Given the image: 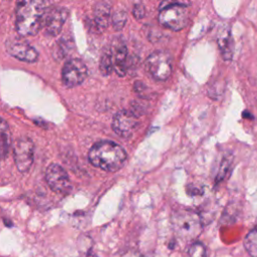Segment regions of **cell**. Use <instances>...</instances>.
<instances>
[{
	"mask_svg": "<svg viewBox=\"0 0 257 257\" xmlns=\"http://www.w3.org/2000/svg\"><path fill=\"white\" fill-rule=\"evenodd\" d=\"M46 3L38 0L18 2L15 9V27L23 36L35 35L44 24Z\"/></svg>",
	"mask_w": 257,
	"mask_h": 257,
	"instance_id": "1",
	"label": "cell"
},
{
	"mask_svg": "<svg viewBox=\"0 0 257 257\" xmlns=\"http://www.w3.org/2000/svg\"><path fill=\"white\" fill-rule=\"evenodd\" d=\"M88 160L94 167L108 172H115L124 165L126 153L119 145L109 141H102L91 147L88 152Z\"/></svg>",
	"mask_w": 257,
	"mask_h": 257,
	"instance_id": "2",
	"label": "cell"
},
{
	"mask_svg": "<svg viewBox=\"0 0 257 257\" xmlns=\"http://www.w3.org/2000/svg\"><path fill=\"white\" fill-rule=\"evenodd\" d=\"M172 227L179 238L193 241L202 232L203 224L201 217L196 212L181 209L172 215Z\"/></svg>",
	"mask_w": 257,
	"mask_h": 257,
	"instance_id": "3",
	"label": "cell"
},
{
	"mask_svg": "<svg viewBox=\"0 0 257 257\" xmlns=\"http://www.w3.org/2000/svg\"><path fill=\"white\" fill-rule=\"evenodd\" d=\"M160 23L171 29L181 30L188 24L189 21V10L188 7L182 3H171L161 8L159 14Z\"/></svg>",
	"mask_w": 257,
	"mask_h": 257,
	"instance_id": "4",
	"label": "cell"
},
{
	"mask_svg": "<svg viewBox=\"0 0 257 257\" xmlns=\"http://www.w3.org/2000/svg\"><path fill=\"white\" fill-rule=\"evenodd\" d=\"M149 73L158 80H166L172 73V57L166 51H155L146 60Z\"/></svg>",
	"mask_w": 257,
	"mask_h": 257,
	"instance_id": "5",
	"label": "cell"
},
{
	"mask_svg": "<svg viewBox=\"0 0 257 257\" xmlns=\"http://www.w3.org/2000/svg\"><path fill=\"white\" fill-rule=\"evenodd\" d=\"M14 161L19 172H27L32 163L34 155L33 142L28 137L19 138L14 145Z\"/></svg>",
	"mask_w": 257,
	"mask_h": 257,
	"instance_id": "6",
	"label": "cell"
},
{
	"mask_svg": "<svg viewBox=\"0 0 257 257\" xmlns=\"http://www.w3.org/2000/svg\"><path fill=\"white\" fill-rule=\"evenodd\" d=\"M87 76V67L85 63L78 59L68 60L62 68V82L67 87H74L83 82Z\"/></svg>",
	"mask_w": 257,
	"mask_h": 257,
	"instance_id": "7",
	"label": "cell"
},
{
	"mask_svg": "<svg viewBox=\"0 0 257 257\" xmlns=\"http://www.w3.org/2000/svg\"><path fill=\"white\" fill-rule=\"evenodd\" d=\"M140 121L135 112L121 110L117 112L112 119V130L121 138H131L139 127Z\"/></svg>",
	"mask_w": 257,
	"mask_h": 257,
	"instance_id": "8",
	"label": "cell"
},
{
	"mask_svg": "<svg viewBox=\"0 0 257 257\" xmlns=\"http://www.w3.org/2000/svg\"><path fill=\"white\" fill-rule=\"evenodd\" d=\"M45 180L49 188L56 193H68L71 183L66 171L57 164H51L45 171Z\"/></svg>",
	"mask_w": 257,
	"mask_h": 257,
	"instance_id": "9",
	"label": "cell"
},
{
	"mask_svg": "<svg viewBox=\"0 0 257 257\" xmlns=\"http://www.w3.org/2000/svg\"><path fill=\"white\" fill-rule=\"evenodd\" d=\"M107 51L111 58L113 70L120 76L125 75L132 66L125 43L122 40L115 39L107 48Z\"/></svg>",
	"mask_w": 257,
	"mask_h": 257,
	"instance_id": "10",
	"label": "cell"
},
{
	"mask_svg": "<svg viewBox=\"0 0 257 257\" xmlns=\"http://www.w3.org/2000/svg\"><path fill=\"white\" fill-rule=\"evenodd\" d=\"M6 51L13 57L25 61L35 62L38 59V53L33 46L20 38H9L5 43Z\"/></svg>",
	"mask_w": 257,
	"mask_h": 257,
	"instance_id": "11",
	"label": "cell"
},
{
	"mask_svg": "<svg viewBox=\"0 0 257 257\" xmlns=\"http://www.w3.org/2000/svg\"><path fill=\"white\" fill-rule=\"evenodd\" d=\"M68 10L64 7H53L46 12L44 19V28L47 35L56 36L62 29L67 18Z\"/></svg>",
	"mask_w": 257,
	"mask_h": 257,
	"instance_id": "12",
	"label": "cell"
},
{
	"mask_svg": "<svg viewBox=\"0 0 257 257\" xmlns=\"http://www.w3.org/2000/svg\"><path fill=\"white\" fill-rule=\"evenodd\" d=\"M110 5L107 2H99L93 10V25L97 31H102L108 24Z\"/></svg>",
	"mask_w": 257,
	"mask_h": 257,
	"instance_id": "13",
	"label": "cell"
},
{
	"mask_svg": "<svg viewBox=\"0 0 257 257\" xmlns=\"http://www.w3.org/2000/svg\"><path fill=\"white\" fill-rule=\"evenodd\" d=\"M218 44L223 58L225 60H230L233 55V39L228 27L220 30L218 34Z\"/></svg>",
	"mask_w": 257,
	"mask_h": 257,
	"instance_id": "14",
	"label": "cell"
},
{
	"mask_svg": "<svg viewBox=\"0 0 257 257\" xmlns=\"http://www.w3.org/2000/svg\"><path fill=\"white\" fill-rule=\"evenodd\" d=\"M11 145V133L7 122L0 117V158H5Z\"/></svg>",
	"mask_w": 257,
	"mask_h": 257,
	"instance_id": "15",
	"label": "cell"
},
{
	"mask_svg": "<svg viewBox=\"0 0 257 257\" xmlns=\"http://www.w3.org/2000/svg\"><path fill=\"white\" fill-rule=\"evenodd\" d=\"M244 247L251 257H257V226L246 235Z\"/></svg>",
	"mask_w": 257,
	"mask_h": 257,
	"instance_id": "16",
	"label": "cell"
},
{
	"mask_svg": "<svg viewBox=\"0 0 257 257\" xmlns=\"http://www.w3.org/2000/svg\"><path fill=\"white\" fill-rule=\"evenodd\" d=\"M99 69L103 75H108L112 72L113 66L111 62L110 55L107 51V49L102 53L101 58H100V63H99Z\"/></svg>",
	"mask_w": 257,
	"mask_h": 257,
	"instance_id": "17",
	"label": "cell"
},
{
	"mask_svg": "<svg viewBox=\"0 0 257 257\" xmlns=\"http://www.w3.org/2000/svg\"><path fill=\"white\" fill-rule=\"evenodd\" d=\"M188 257H206L205 246L201 242H194L189 248Z\"/></svg>",
	"mask_w": 257,
	"mask_h": 257,
	"instance_id": "18",
	"label": "cell"
},
{
	"mask_svg": "<svg viewBox=\"0 0 257 257\" xmlns=\"http://www.w3.org/2000/svg\"><path fill=\"white\" fill-rule=\"evenodd\" d=\"M125 21H126V14L123 11H117L112 16V25H113V28L116 30L121 29L124 26Z\"/></svg>",
	"mask_w": 257,
	"mask_h": 257,
	"instance_id": "19",
	"label": "cell"
},
{
	"mask_svg": "<svg viewBox=\"0 0 257 257\" xmlns=\"http://www.w3.org/2000/svg\"><path fill=\"white\" fill-rule=\"evenodd\" d=\"M229 168H230V162L228 160H224L222 162V165L220 166V171H219L218 176H217V180L218 181H220V180H222L224 178V176L226 175V173H227Z\"/></svg>",
	"mask_w": 257,
	"mask_h": 257,
	"instance_id": "20",
	"label": "cell"
},
{
	"mask_svg": "<svg viewBox=\"0 0 257 257\" xmlns=\"http://www.w3.org/2000/svg\"><path fill=\"white\" fill-rule=\"evenodd\" d=\"M133 14L137 19H141L145 16V7L143 4H136L133 8Z\"/></svg>",
	"mask_w": 257,
	"mask_h": 257,
	"instance_id": "21",
	"label": "cell"
},
{
	"mask_svg": "<svg viewBox=\"0 0 257 257\" xmlns=\"http://www.w3.org/2000/svg\"><path fill=\"white\" fill-rule=\"evenodd\" d=\"M88 257H94V256H91V255H90V256H88Z\"/></svg>",
	"mask_w": 257,
	"mask_h": 257,
	"instance_id": "22",
	"label": "cell"
}]
</instances>
